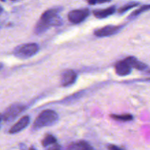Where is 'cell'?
<instances>
[{"instance_id":"obj_1","label":"cell","mask_w":150,"mask_h":150,"mask_svg":"<svg viewBox=\"0 0 150 150\" xmlns=\"http://www.w3.org/2000/svg\"><path fill=\"white\" fill-rule=\"evenodd\" d=\"M61 10V8H55L46 11L41 15V18L36 24L35 33L36 34H42L51 26L60 25L62 24V20L59 17L58 13Z\"/></svg>"},{"instance_id":"obj_18","label":"cell","mask_w":150,"mask_h":150,"mask_svg":"<svg viewBox=\"0 0 150 150\" xmlns=\"http://www.w3.org/2000/svg\"><path fill=\"white\" fill-rule=\"evenodd\" d=\"M47 150H63L62 149L61 146L58 144H54V146H52V147H50L49 149H47Z\"/></svg>"},{"instance_id":"obj_13","label":"cell","mask_w":150,"mask_h":150,"mask_svg":"<svg viewBox=\"0 0 150 150\" xmlns=\"http://www.w3.org/2000/svg\"><path fill=\"white\" fill-rule=\"evenodd\" d=\"M150 10V5H144L143 6H141V8H139L138 9L134 11L132 13L129 15V19H133V18H136L138 16L141 15L143 13L146 12V11H148Z\"/></svg>"},{"instance_id":"obj_23","label":"cell","mask_w":150,"mask_h":150,"mask_svg":"<svg viewBox=\"0 0 150 150\" xmlns=\"http://www.w3.org/2000/svg\"><path fill=\"white\" fill-rule=\"evenodd\" d=\"M2 65L1 64V63H0V69H1V68H2Z\"/></svg>"},{"instance_id":"obj_2","label":"cell","mask_w":150,"mask_h":150,"mask_svg":"<svg viewBox=\"0 0 150 150\" xmlns=\"http://www.w3.org/2000/svg\"><path fill=\"white\" fill-rule=\"evenodd\" d=\"M58 120V115L52 110H45L38 115L33 125L34 130L41 129L45 127H50L56 123Z\"/></svg>"},{"instance_id":"obj_20","label":"cell","mask_w":150,"mask_h":150,"mask_svg":"<svg viewBox=\"0 0 150 150\" xmlns=\"http://www.w3.org/2000/svg\"><path fill=\"white\" fill-rule=\"evenodd\" d=\"M2 115L0 114V124H1V122H2Z\"/></svg>"},{"instance_id":"obj_10","label":"cell","mask_w":150,"mask_h":150,"mask_svg":"<svg viewBox=\"0 0 150 150\" xmlns=\"http://www.w3.org/2000/svg\"><path fill=\"white\" fill-rule=\"evenodd\" d=\"M67 150H94L93 147L86 141H78L71 143Z\"/></svg>"},{"instance_id":"obj_14","label":"cell","mask_w":150,"mask_h":150,"mask_svg":"<svg viewBox=\"0 0 150 150\" xmlns=\"http://www.w3.org/2000/svg\"><path fill=\"white\" fill-rule=\"evenodd\" d=\"M110 117L115 120L120 121V122H129L133 119V116L131 114H112L110 115Z\"/></svg>"},{"instance_id":"obj_11","label":"cell","mask_w":150,"mask_h":150,"mask_svg":"<svg viewBox=\"0 0 150 150\" xmlns=\"http://www.w3.org/2000/svg\"><path fill=\"white\" fill-rule=\"evenodd\" d=\"M116 7L115 6H111L109 8H106V9H102V10H96L93 12V15L96 18H105L108 17L109 16L112 15L116 12Z\"/></svg>"},{"instance_id":"obj_16","label":"cell","mask_w":150,"mask_h":150,"mask_svg":"<svg viewBox=\"0 0 150 150\" xmlns=\"http://www.w3.org/2000/svg\"><path fill=\"white\" fill-rule=\"evenodd\" d=\"M138 5H139V3H138V2H129V3L126 4V5H124L123 7H122V8L119 10V13L120 14L125 13H126L127 11H128L129 10H130V9H132V8H135V7L138 6Z\"/></svg>"},{"instance_id":"obj_15","label":"cell","mask_w":150,"mask_h":150,"mask_svg":"<svg viewBox=\"0 0 150 150\" xmlns=\"http://www.w3.org/2000/svg\"><path fill=\"white\" fill-rule=\"evenodd\" d=\"M57 142V139L55 137L52 135H47L44 138V139L41 141L42 146L44 147L49 146L50 145H52V144H55Z\"/></svg>"},{"instance_id":"obj_8","label":"cell","mask_w":150,"mask_h":150,"mask_svg":"<svg viewBox=\"0 0 150 150\" xmlns=\"http://www.w3.org/2000/svg\"><path fill=\"white\" fill-rule=\"evenodd\" d=\"M30 119L28 116H23L13 126H12V127L10 129L9 132L11 134H16L21 132V131H22L23 129H24L28 126L29 123H30Z\"/></svg>"},{"instance_id":"obj_3","label":"cell","mask_w":150,"mask_h":150,"mask_svg":"<svg viewBox=\"0 0 150 150\" xmlns=\"http://www.w3.org/2000/svg\"><path fill=\"white\" fill-rule=\"evenodd\" d=\"M39 50V47L37 44L29 43L21 44L16 47L13 50V54L18 58L27 59L34 56Z\"/></svg>"},{"instance_id":"obj_24","label":"cell","mask_w":150,"mask_h":150,"mask_svg":"<svg viewBox=\"0 0 150 150\" xmlns=\"http://www.w3.org/2000/svg\"><path fill=\"white\" fill-rule=\"evenodd\" d=\"M0 1H2V2H5V0H0Z\"/></svg>"},{"instance_id":"obj_22","label":"cell","mask_w":150,"mask_h":150,"mask_svg":"<svg viewBox=\"0 0 150 150\" xmlns=\"http://www.w3.org/2000/svg\"><path fill=\"white\" fill-rule=\"evenodd\" d=\"M29 150H35V149L34 147H31V148H30V149Z\"/></svg>"},{"instance_id":"obj_9","label":"cell","mask_w":150,"mask_h":150,"mask_svg":"<svg viewBox=\"0 0 150 150\" xmlns=\"http://www.w3.org/2000/svg\"><path fill=\"white\" fill-rule=\"evenodd\" d=\"M131 69L132 68L125 60L117 62L115 65V70L119 76H127L129 74L131 73Z\"/></svg>"},{"instance_id":"obj_19","label":"cell","mask_w":150,"mask_h":150,"mask_svg":"<svg viewBox=\"0 0 150 150\" xmlns=\"http://www.w3.org/2000/svg\"><path fill=\"white\" fill-rule=\"evenodd\" d=\"M108 150H122V149L121 148H119V146H117L111 144V145L108 146Z\"/></svg>"},{"instance_id":"obj_4","label":"cell","mask_w":150,"mask_h":150,"mask_svg":"<svg viewBox=\"0 0 150 150\" xmlns=\"http://www.w3.org/2000/svg\"><path fill=\"white\" fill-rule=\"evenodd\" d=\"M24 108L25 107L22 104H13L10 105L2 114V120L6 122L14 120L21 112L24 111Z\"/></svg>"},{"instance_id":"obj_12","label":"cell","mask_w":150,"mask_h":150,"mask_svg":"<svg viewBox=\"0 0 150 150\" xmlns=\"http://www.w3.org/2000/svg\"><path fill=\"white\" fill-rule=\"evenodd\" d=\"M125 60L129 65L131 68H135L137 70H145L147 68L146 64H145L143 62H141L135 57H131V56L127 57L125 59Z\"/></svg>"},{"instance_id":"obj_21","label":"cell","mask_w":150,"mask_h":150,"mask_svg":"<svg viewBox=\"0 0 150 150\" xmlns=\"http://www.w3.org/2000/svg\"><path fill=\"white\" fill-rule=\"evenodd\" d=\"M3 11V9H2V8L1 6H0V14L2 13V12Z\"/></svg>"},{"instance_id":"obj_17","label":"cell","mask_w":150,"mask_h":150,"mask_svg":"<svg viewBox=\"0 0 150 150\" xmlns=\"http://www.w3.org/2000/svg\"><path fill=\"white\" fill-rule=\"evenodd\" d=\"M89 5H96V4H102L110 2L111 0H86Z\"/></svg>"},{"instance_id":"obj_6","label":"cell","mask_w":150,"mask_h":150,"mask_svg":"<svg viewBox=\"0 0 150 150\" xmlns=\"http://www.w3.org/2000/svg\"><path fill=\"white\" fill-rule=\"evenodd\" d=\"M123 26H116V25H108L102 28L97 29L94 31V35L97 37L103 38L108 37V36L113 35L119 33L122 29Z\"/></svg>"},{"instance_id":"obj_7","label":"cell","mask_w":150,"mask_h":150,"mask_svg":"<svg viewBox=\"0 0 150 150\" xmlns=\"http://www.w3.org/2000/svg\"><path fill=\"white\" fill-rule=\"evenodd\" d=\"M77 80V74L75 73L71 69H68L63 71L60 77V83L62 86L64 87H68L76 82Z\"/></svg>"},{"instance_id":"obj_25","label":"cell","mask_w":150,"mask_h":150,"mask_svg":"<svg viewBox=\"0 0 150 150\" xmlns=\"http://www.w3.org/2000/svg\"><path fill=\"white\" fill-rule=\"evenodd\" d=\"M148 73H149V74H150V70L149 71H148Z\"/></svg>"},{"instance_id":"obj_5","label":"cell","mask_w":150,"mask_h":150,"mask_svg":"<svg viewBox=\"0 0 150 150\" xmlns=\"http://www.w3.org/2000/svg\"><path fill=\"white\" fill-rule=\"evenodd\" d=\"M89 14H90V11L87 8L74 10L69 13L68 18L69 21L73 24H80L88 18Z\"/></svg>"},{"instance_id":"obj_26","label":"cell","mask_w":150,"mask_h":150,"mask_svg":"<svg viewBox=\"0 0 150 150\" xmlns=\"http://www.w3.org/2000/svg\"><path fill=\"white\" fill-rule=\"evenodd\" d=\"M11 1H16V0H11Z\"/></svg>"}]
</instances>
